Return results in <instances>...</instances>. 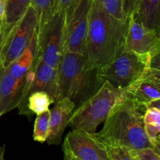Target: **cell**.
Instances as JSON below:
<instances>
[{
    "instance_id": "obj_1",
    "label": "cell",
    "mask_w": 160,
    "mask_h": 160,
    "mask_svg": "<svg viewBox=\"0 0 160 160\" xmlns=\"http://www.w3.org/2000/svg\"><path fill=\"white\" fill-rule=\"evenodd\" d=\"M128 27V19L116 18L93 0L84 55L95 68L101 70L124 52Z\"/></svg>"
},
{
    "instance_id": "obj_2",
    "label": "cell",
    "mask_w": 160,
    "mask_h": 160,
    "mask_svg": "<svg viewBox=\"0 0 160 160\" xmlns=\"http://www.w3.org/2000/svg\"><path fill=\"white\" fill-rule=\"evenodd\" d=\"M145 111L126 95L112 108L102 130L95 133L97 138L106 146H122L129 150L153 148L144 127Z\"/></svg>"
},
{
    "instance_id": "obj_3",
    "label": "cell",
    "mask_w": 160,
    "mask_h": 160,
    "mask_svg": "<svg viewBox=\"0 0 160 160\" xmlns=\"http://www.w3.org/2000/svg\"><path fill=\"white\" fill-rule=\"evenodd\" d=\"M57 70L62 98H69L76 106L92 97L105 82L98 70L81 53H62Z\"/></svg>"
},
{
    "instance_id": "obj_4",
    "label": "cell",
    "mask_w": 160,
    "mask_h": 160,
    "mask_svg": "<svg viewBox=\"0 0 160 160\" xmlns=\"http://www.w3.org/2000/svg\"><path fill=\"white\" fill-rule=\"evenodd\" d=\"M128 95L127 88H120L105 81L92 97L77 106L69 120L68 126L72 130H82L95 134L112 108Z\"/></svg>"
},
{
    "instance_id": "obj_5",
    "label": "cell",
    "mask_w": 160,
    "mask_h": 160,
    "mask_svg": "<svg viewBox=\"0 0 160 160\" xmlns=\"http://www.w3.org/2000/svg\"><path fill=\"white\" fill-rule=\"evenodd\" d=\"M38 17L31 6L15 24L3 28V39L0 46V62L3 68L9 67L32 42L38 32Z\"/></svg>"
},
{
    "instance_id": "obj_6",
    "label": "cell",
    "mask_w": 160,
    "mask_h": 160,
    "mask_svg": "<svg viewBox=\"0 0 160 160\" xmlns=\"http://www.w3.org/2000/svg\"><path fill=\"white\" fill-rule=\"evenodd\" d=\"M149 55L124 51L112 62L98 70L103 81H109L120 88H127L150 69Z\"/></svg>"
},
{
    "instance_id": "obj_7",
    "label": "cell",
    "mask_w": 160,
    "mask_h": 160,
    "mask_svg": "<svg viewBox=\"0 0 160 160\" xmlns=\"http://www.w3.org/2000/svg\"><path fill=\"white\" fill-rule=\"evenodd\" d=\"M93 0H78L65 14L62 53H85Z\"/></svg>"
},
{
    "instance_id": "obj_8",
    "label": "cell",
    "mask_w": 160,
    "mask_h": 160,
    "mask_svg": "<svg viewBox=\"0 0 160 160\" xmlns=\"http://www.w3.org/2000/svg\"><path fill=\"white\" fill-rule=\"evenodd\" d=\"M64 24L65 14L56 13L46 24L38 29V48L34 64L42 61L57 68L62 55Z\"/></svg>"
},
{
    "instance_id": "obj_9",
    "label": "cell",
    "mask_w": 160,
    "mask_h": 160,
    "mask_svg": "<svg viewBox=\"0 0 160 160\" xmlns=\"http://www.w3.org/2000/svg\"><path fill=\"white\" fill-rule=\"evenodd\" d=\"M38 91L48 93L54 100V103L62 99L57 68H54L42 61L35 62L25 75L24 88L21 102L18 106L19 113L31 116L27 109V98L30 94Z\"/></svg>"
},
{
    "instance_id": "obj_10",
    "label": "cell",
    "mask_w": 160,
    "mask_h": 160,
    "mask_svg": "<svg viewBox=\"0 0 160 160\" xmlns=\"http://www.w3.org/2000/svg\"><path fill=\"white\" fill-rule=\"evenodd\" d=\"M62 149L79 160H109L106 146L96 134L72 130L67 134L62 144Z\"/></svg>"
},
{
    "instance_id": "obj_11",
    "label": "cell",
    "mask_w": 160,
    "mask_h": 160,
    "mask_svg": "<svg viewBox=\"0 0 160 160\" xmlns=\"http://www.w3.org/2000/svg\"><path fill=\"white\" fill-rule=\"evenodd\" d=\"M124 51L149 55L151 58L160 51V37L156 31L144 26L134 18L128 17Z\"/></svg>"
},
{
    "instance_id": "obj_12",
    "label": "cell",
    "mask_w": 160,
    "mask_h": 160,
    "mask_svg": "<svg viewBox=\"0 0 160 160\" xmlns=\"http://www.w3.org/2000/svg\"><path fill=\"white\" fill-rule=\"evenodd\" d=\"M25 77L15 78L0 66V117L18 108L22 99Z\"/></svg>"
},
{
    "instance_id": "obj_13",
    "label": "cell",
    "mask_w": 160,
    "mask_h": 160,
    "mask_svg": "<svg viewBox=\"0 0 160 160\" xmlns=\"http://www.w3.org/2000/svg\"><path fill=\"white\" fill-rule=\"evenodd\" d=\"M54 104L55 106L49 109V135L46 142L48 145H57L61 143L62 134L77 106L67 98H62Z\"/></svg>"
},
{
    "instance_id": "obj_14",
    "label": "cell",
    "mask_w": 160,
    "mask_h": 160,
    "mask_svg": "<svg viewBox=\"0 0 160 160\" xmlns=\"http://www.w3.org/2000/svg\"><path fill=\"white\" fill-rule=\"evenodd\" d=\"M148 71L127 88L128 95L145 109L148 103L160 98V84L150 78Z\"/></svg>"
},
{
    "instance_id": "obj_15",
    "label": "cell",
    "mask_w": 160,
    "mask_h": 160,
    "mask_svg": "<svg viewBox=\"0 0 160 160\" xmlns=\"http://www.w3.org/2000/svg\"><path fill=\"white\" fill-rule=\"evenodd\" d=\"M133 15L138 21L156 31L160 37V0H138Z\"/></svg>"
},
{
    "instance_id": "obj_16",
    "label": "cell",
    "mask_w": 160,
    "mask_h": 160,
    "mask_svg": "<svg viewBox=\"0 0 160 160\" xmlns=\"http://www.w3.org/2000/svg\"><path fill=\"white\" fill-rule=\"evenodd\" d=\"M38 48V32L29 46L10 65L6 67V70L15 78H23L34 65Z\"/></svg>"
},
{
    "instance_id": "obj_17",
    "label": "cell",
    "mask_w": 160,
    "mask_h": 160,
    "mask_svg": "<svg viewBox=\"0 0 160 160\" xmlns=\"http://www.w3.org/2000/svg\"><path fill=\"white\" fill-rule=\"evenodd\" d=\"M31 3V0H6L4 28L10 27L18 22L24 15Z\"/></svg>"
},
{
    "instance_id": "obj_18",
    "label": "cell",
    "mask_w": 160,
    "mask_h": 160,
    "mask_svg": "<svg viewBox=\"0 0 160 160\" xmlns=\"http://www.w3.org/2000/svg\"><path fill=\"white\" fill-rule=\"evenodd\" d=\"M53 103L54 100L48 93L38 91L28 95L26 106L30 115H38L49 110L50 105Z\"/></svg>"
},
{
    "instance_id": "obj_19",
    "label": "cell",
    "mask_w": 160,
    "mask_h": 160,
    "mask_svg": "<svg viewBox=\"0 0 160 160\" xmlns=\"http://www.w3.org/2000/svg\"><path fill=\"white\" fill-rule=\"evenodd\" d=\"M56 0H31V6L38 17V29H41L56 14Z\"/></svg>"
},
{
    "instance_id": "obj_20",
    "label": "cell",
    "mask_w": 160,
    "mask_h": 160,
    "mask_svg": "<svg viewBox=\"0 0 160 160\" xmlns=\"http://www.w3.org/2000/svg\"><path fill=\"white\" fill-rule=\"evenodd\" d=\"M145 131L151 140H154L160 134V111L155 108H147L143 115Z\"/></svg>"
},
{
    "instance_id": "obj_21",
    "label": "cell",
    "mask_w": 160,
    "mask_h": 160,
    "mask_svg": "<svg viewBox=\"0 0 160 160\" xmlns=\"http://www.w3.org/2000/svg\"><path fill=\"white\" fill-rule=\"evenodd\" d=\"M49 110L37 115L33 131V138L35 142L43 143L47 141L49 135Z\"/></svg>"
},
{
    "instance_id": "obj_22",
    "label": "cell",
    "mask_w": 160,
    "mask_h": 160,
    "mask_svg": "<svg viewBox=\"0 0 160 160\" xmlns=\"http://www.w3.org/2000/svg\"><path fill=\"white\" fill-rule=\"evenodd\" d=\"M102 6L110 15L121 20H127L123 9V0H99Z\"/></svg>"
},
{
    "instance_id": "obj_23",
    "label": "cell",
    "mask_w": 160,
    "mask_h": 160,
    "mask_svg": "<svg viewBox=\"0 0 160 160\" xmlns=\"http://www.w3.org/2000/svg\"><path fill=\"white\" fill-rule=\"evenodd\" d=\"M109 160H134L130 150L122 146H106Z\"/></svg>"
},
{
    "instance_id": "obj_24",
    "label": "cell",
    "mask_w": 160,
    "mask_h": 160,
    "mask_svg": "<svg viewBox=\"0 0 160 160\" xmlns=\"http://www.w3.org/2000/svg\"><path fill=\"white\" fill-rule=\"evenodd\" d=\"M134 160H160V156L152 148L130 150Z\"/></svg>"
},
{
    "instance_id": "obj_25",
    "label": "cell",
    "mask_w": 160,
    "mask_h": 160,
    "mask_svg": "<svg viewBox=\"0 0 160 160\" xmlns=\"http://www.w3.org/2000/svg\"><path fill=\"white\" fill-rule=\"evenodd\" d=\"M78 0H56V13L66 14L74 6Z\"/></svg>"
},
{
    "instance_id": "obj_26",
    "label": "cell",
    "mask_w": 160,
    "mask_h": 160,
    "mask_svg": "<svg viewBox=\"0 0 160 160\" xmlns=\"http://www.w3.org/2000/svg\"><path fill=\"white\" fill-rule=\"evenodd\" d=\"M138 0H123V9L127 17L135 12Z\"/></svg>"
},
{
    "instance_id": "obj_27",
    "label": "cell",
    "mask_w": 160,
    "mask_h": 160,
    "mask_svg": "<svg viewBox=\"0 0 160 160\" xmlns=\"http://www.w3.org/2000/svg\"><path fill=\"white\" fill-rule=\"evenodd\" d=\"M6 16V0H0V30L2 31Z\"/></svg>"
},
{
    "instance_id": "obj_28",
    "label": "cell",
    "mask_w": 160,
    "mask_h": 160,
    "mask_svg": "<svg viewBox=\"0 0 160 160\" xmlns=\"http://www.w3.org/2000/svg\"><path fill=\"white\" fill-rule=\"evenodd\" d=\"M150 68L160 70V51L151 58V60H150Z\"/></svg>"
},
{
    "instance_id": "obj_29",
    "label": "cell",
    "mask_w": 160,
    "mask_h": 160,
    "mask_svg": "<svg viewBox=\"0 0 160 160\" xmlns=\"http://www.w3.org/2000/svg\"><path fill=\"white\" fill-rule=\"evenodd\" d=\"M148 74L149 75L150 78H152L155 81L160 84V70L150 68L148 71Z\"/></svg>"
},
{
    "instance_id": "obj_30",
    "label": "cell",
    "mask_w": 160,
    "mask_h": 160,
    "mask_svg": "<svg viewBox=\"0 0 160 160\" xmlns=\"http://www.w3.org/2000/svg\"><path fill=\"white\" fill-rule=\"evenodd\" d=\"M147 108H155V109L160 111V98H158V99H156L154 100V101L148 103V104L145 106V109H146Z\"/></svg>"
},
{
    "instance_id": "obj_31",
    "label": "cell",
    "mask_w": 160,
    "mask_h": 160,
    "mask_svg": "<svg viewBox=\"0 0 160 160\" xmlns=\"http://www.w3.org/2000/svg\"><path fill=\"white\" fill-rule=\"evenodd\" d=\"M152 143L153 145V149L158 153L160 156V140L158 138H155L154 140L152 141Z\"/></svg>"
},
{
    "instance_id": "obj_32",
    "label": "cell",
    "mask_w": 160,
    "mask_h": 160,
    "mask_svg": "<svg viewBox=\"0 0 160 160\" xmlns=\"http://www.w3.org/2000/svg\"><path fill=\"white\" fill-rule=\"evenodd\" d=\"M64 152V160H79L77 158H75L74 156H72L70 153H69L68 152L66 151V150H63Z\"/></svg>"
},
{
    "instance_id": "obj_33",
    "label": "cell",
    "mask_w": 160,
    "mask_h": 160,
    "mask_svg": "<svg viewBox=\"0 0 160 160\" xmlns=\"http://www.w3.org/2000/svg\"><path fill=\"white\" fill-rule=\"evenodd\" d=\"M4 153H5V146L0 145V160H4Z\"/></svg>"
},
{
    "instance_id": "obj_34",
    "label": "cell",
    "mask_w": 160,
    "mask_h": 160,
    "mask_svg": "<svg viewBox=\"0 0 160 160\" xmlns=\"http://www.w3.org/2000/svg\"><path fill=\"white\" fill-rule=\"evenodd\" d=\"M3 34H4V33H3V30H2V31H1V30H0V46H1L2 42Z\"/></svg>"
},
{
    "instance_id": "obj_35",
    "label": "cell",
    "mask_w": 160,
    "mask_h": 160,
    "mask_svg": "<svg viewBox=\"0 0 160 160\" xmlns=\"http://www.w3.org/2000/svg\"><path fill=\"white\" fill-rule=\"evenodd\" d=\"M157 138H159V140H160V134H159V136H158V137H157Z\"/></svg>"
},
{
    "instance_id": "obj_36",
    "label": "cell",
    "mask_w": 160,
    "mask_h": 160,
    "mask_svg": "<svg viewBox=\"0 0 160 160\" xmlns=\"http://www.w3.org/2000/svg\"><path fill=\"white\" fill-rule=\"evenodd\" d=\"M0 66H1V62H0Z\"/></svg>"
}]
</instances>
